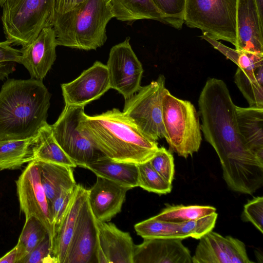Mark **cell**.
Here are the masks:
<instances>
[{
    "instance_id": "5",
    "label": "cell",
    "mask_w": 263,
    "mask_h": 263,
    "mask_svg": "<svg viewBox=\"0 0 263 263\" xmlns=\"http://www.w3.org/2000/svg\"><path fill=\"white\" fill-rule=\"evenodd\" d=\"M55 0H7L1 21L6 40L26 46L46 27H52Z\"/></svg>"
},
{
    "instance_id": "29",
    "label": "cell",
    "mask_w": 263,
    "mask_h": 263,
    "mask_svg": "<svg viewBox=\"0 0 263 263\" xmlns=\"http://www.w3.org/2000/svg\"><path fill=\"white\" fill-rule=\"evenodd\" d=\"M137 234L143 238L185 239L180 234L178 223L159 220L152 217L136 224Z\"/></svg>"
},
{
    "instance_id": "13",
    "label": "cell",
    "mask_w": 263,
    "mask_h": 263,
    "mask_svg": "<svg viewBox=\"0 0 263 263\" xmlns=\"http://www.w3.org/2000/svg\"><path fill=\"white\" fill-rule=\"evenodd\" d=\"M192 263H253L245 244L231 236H223L211 231L199 239Z\"/></svg>"
},
{
    "instance_id": "8",
    "label": "cell",
    "mask_w": 263,
    "mask_h": 263,
    "mask_svg": "<svg viewBox=\"0 0 263 263\" xmlns=\"http://www.w3.org/2000/svg\"><path fill=\"white\" fill-rule=\"evenodd\" d=\"M165 83L164 76L160 74L156 80L141 86L125 100L123 110L145 135L155 141L166 136L162 118Z\"/></svg>"
},
{
    "instance_id": "17",
    "label": "cell",
    "mask_w": 263,
    "mask_h": 263,
    "mask_svg": "<svg viewBox=\"0 0 263 263\" xmlns=\"http://www.w3.org/2000/svg\"><path fill=\"white\" fill-rule=\"evenodd\" d=\"M129 188L97 176L93 185L88 190V201L95 219L108 222L122 209Z\"/></svg>"
},
{
    "instance_id": "38",
    "label": "cell",
    "mask_w": 263,
    "mask_h": 263,
    "mask_svg": "<svg viewBox=\"0 0 263 263\" xmlns=\"http://www.w3.org/2000/svg\"><path fill=\"white\" fill-rule=\"evenodd\" d=\"M20 263H57L51 254V243L47 235Z\"/></svg>"
},
{
    "instance_id": "42",
    "label": "cell",
    "mask_w": 263,
    "mask_h": 263,
    "mask_svg": "<svg viewBox=\"0 0 263 263\" xmlns=\"http://www.w3.org/2000/svg\"><path fill=\"white\" fill-rule=\"evenodd\" d=\"M259 15L261 20L263 21V0H254Z\"/></svg>"
},
{
    "instance_id": "27",
    "label": "cell",
    "mask_w": 263,
    "mask_h": 263,
    "mask_svg": "<svg viewBox=\"0 0 263 263\" xmlns=\"http://www.w3.org/2000/svg\"><path fill=\"white\" fill-rule=\"evenodd\" d=\"M234 82L249 107L263 108V65L254 71H246L238 67Z\"/></svg>"
},
{
    "instance_id": "26",
    "label": "cell",
    "mask_w": 263,
    "mask_h": 263,
    "mask_svg": "<svg viewBox=\"0 0 263 263\" xmlns=\"http://www.w3.org/2000/svg\"><path fill=\"white\" fill-rule=\"evenodd\" d=\"M35 136L22 140H0V171L18 169L34 160Z\"/></svg>"
},
{
    "instance_id": "16",
    "label": "cell",
    "mask_w": 263,
    "mask_h": 263,
    "mask_svg": "<svg viewBox=\"0 0 263 263\" xmlns=\"http://www.w3.org/2000/svg\"><path fill=\"white\" fill-rule=\"evenodd\" d=\"M57 46L53 28L46 27L31 42L22 47L19 64L27 69L30 78L43 81L56 59Z\"/></svg>"
},
{
    "instance_id": "28",
    "label": "cell",
    "mask_w": 263,
    "mask_h": 263,
    "mask_svg": "<svg viewBox=\"0 0 263 263\" xmlns=\"http://www.w3.org/2000/svg\"><path fill=\"white\" fill-rule=\"evenodd\" d=\"M48 234L43 224L35 217L26 218L25 222L16 246L17 263L21 261L36 247Z\"/></svg>"
},
{
    "instance_id": "3",
    "label": "cell",
    "mask_w": 263,
    "mask_h": 263,
    "mask_svg": "<svg viewBox=\"0 0 263 263\" xmlns=\"http://www.w3.org/2000/svg\"><path fill=\"white\" fill-rule=\"evenodd\" d=\"M50 98L42 80H7L0 91V140L35 136L47 122Z\"/></svg>"
},
{
    "instance_id": "12",
    "label": "cell",
    "mask_w": 263,
    "mask_h": 263,
    "mask_svg": "<svg viewBox=\"0 0 263 263\" xmlns=\"http://www.w3.org/2000/svg\"><path fill=\"white\" fill-rule=\"evenodd\" d=\"M61 88L65 105L84 107L110 89L107 66L96 61L77 78L62 84Z\"/></svg>"
},
{
    "instance_id": "35",
    "label": "cell",
    "mask_w": 263,
    "mask_h": 263,
    "mask_svg": "<svg viewBox=\"0 0 263 263\" xmlns=\"http://www.w3.org/2000/svg\"><path fill=\"white\" fill-rule=\"evenodd\" d=\"M152 167L166 181L172 183L175 174L174 157L164 147H159L149 161Z\"/></svg>"
},
{
    "instance_id": "6",
    "label": "cell",
    "mask_w": 263,
    "mask_h": 263,
    "mask_svg": "<svg viewBox=\"0 0 263 263\" xmlns=\"http://www.w3.org/2000/svg\"><path fill=\"white\" fill-rule=\"evenodd\" d=\"M162 118L171 151L184 158L198 152L202 141L199 116L190 101L178 99L165 89Z\"/></svg>"
},
{
    "instance_id": "7",
    "label": "cell",
    "mask_w": 263,
    "mask_h": 263,
    "mask_svg": "<svg viewBox=\"0 0 263 263\" xmlns=\"http://www.w3.org/2000/svg\"><path fill=\"white\" fill-rule=\"evenodd\" d=\"M237 0H185L184 23L236 47Z\"/></svg>"
},
{
    "instance_id": "11",
    "label": "cell",
    "mask_w": 263,
    "mask_h": 263,
    "mask_svg": "<svg viewBox=\"0 0 263 263\" xmlns=\"http://www.w3.org/2000/svg\"><path fill=\"white\" fill-rule=\"evenodd\" d=\"M130 37L110 49L106 65L110 88L121 93L125 100L136 93L141 87L143 69L130 44Z\"/></svg>"
},
{
    "instance_id": "4",
    "label": "cell",
    "mask_w": 263,
    "mask_h": 263,
    "mask_svg": "<svg viewBox=\"0 0 263 263\" xmlns=\"http://www.w3.org/2000/svg\"><path fill=\"white\" fill-rule=\"evenodd\" d=\"M114 17L109 0H85L68 12L54 14L58 46L96 50L106 42V26Z\"/></svg>"
},
{
    "instance_id": "2",
    "label": "cell",
    "mask_w": 263,
    "mask_h": 263,
    "mask_svg": "<svg viewBox=\"0 0 263 263\" xmlns=\"http://www.w3.org/2000/svg\"><path fill=\"white\" fill-rule=\"evenodd\" d=\"M78 127L102 155L116 161L143 163L159 148L157 141L117 108L94 116L84 112Z\"/></svg>"
},
{
    "instance_id": "18",
    "label": "cell",
    "mask_w": 263,
    "mask_h": 263,
    "mask_svg": "<svg viewBox=\"0 0 263 263\" xmlns=\"http://www.w3.org/2000/svg\"><path fill=\"white\" fill-rule=\"evenodd\" d=\"M235 49L263 54V21L254 0H237Z\"/></svg>"
},
{
    "instance_id": "36",
    "label": "cell",
    "mask_w": 263,
    "mask_h": 263,
    "mask_svg": "<svg viewBox=\"0 0 263 263\" xmlns=\"http://www.w3.org/2000/svg\"><path fill=\"white\" fill-rule=\"evenodd\" d=\"M10 42H0V80L7 78L14 70L15 63H20L21 49L14 48Z\"/></svg>"
},
{
    "instance_id": "19",
    "label": "cell",
    "mask_w": 263,
    "mask_h": 263,
    "mask_svg": "<svg viewBox=\"0 0 263 263\" xmlns=\"http://www.w3.org/2000/svg\"><path fill=\"white\" fill-rule=\"evenodd\" d=\"M181 239H144L135 245L134 263H192L189 249Z\"/></svg>"
},
{
    "instance_id": "9",
    "label": "cell",
    "mask_w": 263,
    "mask_h": 263,
    "mask_svg": "<svg viewBox=\"0 0 263 263\" xmlns=\"http://www.w3.org/2000/svg\"><path fill=\"white\" fill-rule=\"evenodd\" d=\"M84 108L65 105L58 120L51 125L59 145L77 166L82 167L102 155L78 127Z\"/></svg>"
},
{
    "instance_id": "23",
    "label": "cell",
    "mask_w": 263,
    "mask_h": 263,
    "mask_svg": "<svg viewBox=\"0 0 263 263\" xmlns=\"http://www.w3.org/2000/svg\"><path fill=\"white\" fill-rule=\"evenodd\" d=\"M37 161L41 183L49 203L63 189L76 185L72 167L53 163Z\"/></svg>"
},
{
    "instance_id": "41",
    "label": "cell",
    "mask_w": 263,
    "mask_h": 263,
    "mask_svg": "<svg viewBox=\"0 0 263 263\" xmlns=\"http://www.w3.org/2000/svg\"><path fill=\"white\" fill-rule=\"evenodd\" d=\"M17 251L15 246L12 249L0 258V263H17Z\"/></svg>"
},
{
    "instance_id": "24",
    "label": "cell",
    "mask_w": 263,
    "mask_h": 263,
    "mask_svg": "<svg viewBox=\"0 0 263 263\" xmlns=\"http://www.w3.org/2000/svg\"><path fill=\"white\" fill-rule=\"evenodd\" d=\"M114 17L122 22L153 20L167 25L152 0H109Z\"/></svg>"
},
{
    "instance_id": "1",
    "label": "cell",
    "mask_w": 263,
    "mask_h": 263,
    "mask_svg": "<svg viewBox=\"0 0 263 263\" xmlns=\"http://www.w3.org/2000/svg\"><path fill=\"white\" fill-rule=\"evenodd\" d=\"M204 139L215 149L223 178L233 191L252 195L263 184V162L245 143L235 106L224 82L209 79L198 99Z\"/></svg>"
},
{
    "instance_id": "15",
    "label": "cell",
    "mask_w": 263,
    "mask_h": 263,
    "mask_svg": "<svg viewBox=\"0 0 263 263\" xmlns=\"http://www.w3.org/2000/svg\"><path fill=\"white\" fill-rule=\"evenodd\" d=\"M96 224L97 263H134L135 245L130 234L121 231L112 223L96 220Z\"/></svg>"
},
{
    "instance_id": "21",
    "label": "cell",
    "mask_w": 263,
    "mask_h": 263,
    "mask_svg": "<svg viewBox=\"0 0 263 263\" xmlns=\"http://www.w3.org/2000/svg\"><path fill=\"white\" fill-rule=\"evenodd\" d=\"M240 134L247 147L263 162V108L236 106Z\"/></svg>"
},
{
    "instance_id": "14",
    "label": "cell",
    "mask_w": 263,
    "mask_h": 263,
    "mask_svg": "<svg viewBox=\"0 0 263 263\" xmlns=\"http://www.w3.org/2000/svg\"><path fill=\"white\" fill-rule=\"evenodd\" d=\"M98 229L88 198L80 212L64 263L97 262Z\"/></svg>"
},
{
    "instance_id": "37",
    "label": "cell",
    "mask_w": 263,
    "mask_h": 263,
    "mask_svg": "<svg viewBox=\"0 0 263 263\" xmlns=\"http://www.w3.org/2000/svg\"><path fill=\"white\" fill-rule=\"evenodd\" d=\"M243 221L250 222L263 233V197L257 196L248 200L244 205L241 214Z\"/></svg>"
},
{
    "instance_id": "39",
    "label": "cell",
    "mask_w": 263,
    "mask_h": 263,
    "mask_svg": "<svg viewBox=\"0 0 263 263\" xmlns=\"http://www.w3.org/2000/svg\"><path fill=\"white\" fill-rule=\"evenodd\" d=\"M74 187L62 190L49 203L50 212L55 229L60 223L68 205Z\"/></svg>"
},
{
    "instance_id": "34",
    "label": "cell",
    "mask_w": 263,
    "mask_h": 263,
    "mask_svg": "<svg viewBox=\"0 0 263 263\" xmlns=\"http://www.w3.org/2000/svg\"><path fill=\"white\" fill-rule=\"evenodd\" d=\"M167 25L181 29L184 24L185 0H152Z\"/></svg>"
},
{
    "instance_id": "20",
    "label": "cell",
    "mask_w": 263,
    "mask_h": 263,
    "mask_svg": "<svg viewBox=\"0 0 263 263\" xmlns=\"http://www.w3.org/2000/svg\"><path fill=\"white\" fill-rule=\"evenodd\" d=\"M88 198V190L76 184L68 205L51 242V254L57 263H64L81 210Z\"/></svg>"
},
{
    "instance_id": "33",
    "label": "cell",
    "mask_w": 263,
    "mask_h": 263,
    "mask_svg": "<svg viewBox=\"0 0 263 263\" xmlns=\"http://www.w3.org/2000/svg\"><path fill=\"white\" fill-rule=\"evenodd\" d=\"M218 214L215 212L196 219L178 223L180 234L186 239H199L215 227Z\"/></svg>"
},
{
    "instance_id": "10",
    "label": "cell",
    "mask_w": 263,
    "mask_h": 263,
    "mask_svg": "<svg viewBox=\"0 0 263 263\" xmlns=\"http://www.w3.org/2000/svg\"><path fill=\"white\" fill-rule=\"evenodd\" d=\"M16 185L20 211L24 214L26 218L33 216L43 224L51 243L55 233V226L36 160L28 163L16 181Z\"/></svg>"
},
{
    "instance_id": "25",
    "label": "cell",
    "mask_w": 263,
    "mask_h": 263,
    "mask_svg": "<svg viewBox=\"0 0 263 263\" xmlns=\"http://www.w3.org/2000/svg\"><path fill=\"white\" fill-rule=\"evenodd\" d=\"M34 160L72 167L77 166L67 155L56 141L52 126L47 122L39 129L33 146Z\"/></svg>"
},
{
    "instance_id": "40",
    "label": "cell",
    "mask_w": 263,
    "mask_h": 263,
    "mask_svg": "<svg viewBox=\"0 0 263 263\" xmlns=\"http://www.w3.org/2000/svg\"><path fill=\"white\" fill-rule=\"evenodd\" d=\"M85 0H55V13L62 14L76 8Z\"/></svg>"
},
{
    "instance_id": "31",
    "label": "cell",
    "mask_w": 263,
    "mask_h": 263,
    "mask_svg": "<svg viewBox=\"0 0 263 263\" xmlns=\"http://www.w3.org/2000/svg\"><path fill=\"white\" fill-rule=\"evenodd\" d=\"M216 211L215 208L209 205H168L153 217L163 221L179 223L206 216Z\"/></svg>"
},
{
    "instance_id": "32",
    "label": "cell",
    "mask_w": 263,
    "mask_h": 263,
    "mask_svg": "<svg viewBox=\"0 0 263 263\" xmlns=\"http://www.w3.org/2000/svg\"><path fill=\"white\" fill-rule=\"evenodd\" d=\"M137 166L138 186L158 195H165L171 192L172 183L164 179L152 167L149 161Z\"/></svg>"
},
{
    "instance_id": "30",
    "label": "cell",
    "mask_w": 263,
    "mask_h": 263,
    "mask_svg": "<svg viewBox=\"0 0 263 263\" xmlns=\"http://www.w3.org/2000/svg\"><path fill=\"white\" fill-rule=\"evenodd\" d=\"M200 37L244 71H254L263 65V54L233 49L203 34Z\"/></svg>"
},
{
    "instance_id": "22",
    "label": "cell",
    "mask_w": 263,
    "mask_h": 263,
    "mask_svg": "<svg viewBox=\"0 0 263 263\" xmlns=\"http://www.w3.org/2000/svg\"><path fill=\"white\" fill-rule=\"evenodd\" d=\"M102 177L130 189L138 186L137 164L118 162L103 155L91 162L85 167Z\"/></svg>"
}]
</instances>
